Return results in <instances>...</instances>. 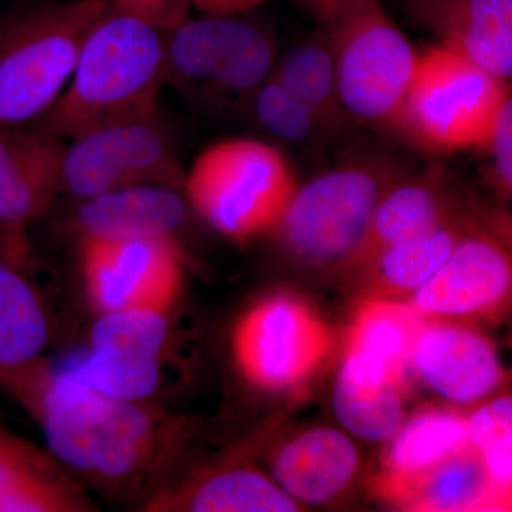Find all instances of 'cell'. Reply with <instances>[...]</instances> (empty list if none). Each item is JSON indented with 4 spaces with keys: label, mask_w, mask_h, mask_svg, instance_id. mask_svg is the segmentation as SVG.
Returning a JSON list of instances; mask_svg holds the SVG:
<instances>
[{
    "label": "cell",
    "mask_w": 512,
    "mask_h": 512,
    "mask_svg": "<svg viewBox=\"0 0 512 512\" xmlns=\"http://www.w3.org/2000/svg\"><path fill=\"white\" fill-rule=\"evenodd\" d=\"M164 86L165 33L107 8L84 37L59 99L29 126L70 141L157 113Z\"/></svg>",
    "instance_id": "cell-2"
},
{
    "label": "cell",
    "mask_w": 512,
    "mask_h": 512,
    "mask_svg": "<svg viewBox=\"0 0 512 512\" xmlns=\"http://www.w3.org/2000/svg\"><path fill=\"white\" fill-rule=\"evenodd\" d=\"M298 184L278 147L229 138L205 148L185 171L190 208L218 234L238 244L271 234Z\"/></svg>",
    "instance_id": "cell-6"
},
{
    "label": "cell",
    "mask_w": 512,
    "mask_h": 512,
    "mask_svg": "<svg viewBox=\"0 0 512 512\" xmlns=\"http://www.w3.org/2000/svg\"><path fill=\"white\" fill-rule=\"evenodd\" d=\"M66 146L32 126L0 127V248L29 256L30 225L62 194Z\"/></svg>",
    "instance_id": "cell-13"
},
{
    "label": "cell",
    "mask_w": 512,
    "mask_h": 512,
    "mask_svg": "<svg viewBox=\"0 0 512 512\" xmlns=\"http://www.w3.org/2000/svg\"><path fill=\"white\" fill-rule=\"evenodd\" d=\"M173 312L97 315L89 349L74 369L97 392L128 402H151L163 386Z\"/></svg>",
    "instance_id": "cell-12"
},
{
    "label": "cell",
    "mask_w": 512,
    "mask_h": 512,
    "mask_svg": "<svg viewBox=\"0 0 512 512\" xmlns=\"http://www.w3.org/2000/svg\"><path fill=\"white\" fill-rule=\"evenodd\" d=\"M389 441L376 484L380 495L464 453L470 447L467 417L451 410H424L403 421Z\"/></svg>",
    "instance_id": "cell-25"
},
{
    "label": "cell",
    "mask_w": 512,
    "mask_h": 512,
    "mask_svg": "<svg viewBox=\"0 0 512 512\" xmlns=\"http://www.w3.org/2000/svg\"><path fill=\"white\" fill-rule=\"evenodd\" d=\"M109 8L167 33L190 18L191 0H107Z\"/></svg>",
    "instance_id": "cell-32"
},
{
    "label": "cell",
    "mask_w": 512,
    "mask_h": 512,
    "mask_svg": "<svg viewBox=\"0 0 512 512\" xmlns=\"http://www.w3.org/2000/svg\"><path fill=\"white\" fill-rule=\"evenodd\" d=\"M12 394L39 424L47 450L89 493L143 501L183 440L181 421L156 403L97 392L74 367L60 372L47 362Z\"/></svg>",
    "instance_id": "cell-1"
},
{
    "label": "cell",
    "mask_w": 512,
    "mask_h": 512,
    "mask_svg": "<svg viewBox=\"0 0 512 512\" xmlns=\"http://www.w3.org/2000/svg\"><path fill=\"white\" fill-rule=\"evenodd\" d=\"M460 217L446 170L430 164L407 174L384 194L365 239L345 271H359L384 248L421 237Z\"/></svg>",
    "instance_id": "cell-17"
},
{
    "label": "cell",
    "mask_w": 512,
    "mask_h": 512,
    "mask_svg": "<svg viewBox=\"0 0 512 512\" xmlns=\"http://www.w3.org/2000/svg\"><path fill=\"white\" fill-rule=\"evenodd\" d=\"M473 225L464 217L454 218L421 237L384 248L359 271H365L372 288L390 293L416 292Z\"/></svg>",
    "instance_id": "cell-26"
},
{
    "label": "cell",
    "mask_w": 512,
    "mask_h": 512,
    "mask_svg": "<svg viewBox=\"0 0 512 512\" xmlns=\"http://www.w3.org/2000/svg\"><path fill=\"white\" fill-rule=\"evenodd\" d=\"M359 461L355 443L343 431L319 427L279 448L272 476L299 504H328L352 483Z\"/></svg>",
    "instance_id": "cell-23"
},
{
    "label": "cell",
    "mask_w": 512,
    "mask_h": 512,
    "mask_svg": "<svg viewBox=\"0 0 512 512\" xmlns=\"http://www.w3.org/2000/svg\"><path fill=\"white\" fill-rule=\"evenodd\" d=\"M333 412L353 436L389 441L404 421V389L339 373L333 390Z\"/></svg>",
    "instance_id": "cell-28"
},
{
    "label": "cell",
    "mask_w": 512,
    "mask_h": 512,
    "mask_svg": "<svg viewBox=\"0 0 512 512\" xmlns=\"http://www.w3.org/2000/svg\"><path fill=\"white\" fill-rule=\"evenodd\" d=\"M410 367L430 390L458 404L484 399L505 379L490 340L476 330L439 320L424 319Z\"/></svg>",
    "instance_id": "cell-15"
},
{
    "label": "cell",
    "mask_w": 512,
    "mask_h": 512,
    "mask_svg": "<svg viewBox=\"0 0 512 512\" xmlns=\"http://www.w3.org/2000/svg\"><path fill=\"white\" fill-rule=\"evenodd\" d=\"M406 175L392 154L350 158L296 188L271 234L303 264L346 269L384 194Z\"/></svg>",
    "instance_id": "cell-4"
},
{
    "label": "cell",
    "mask_w": 512,
    "mask_h": 512,
    "mask_svg": "<svg viewBox=\"0 0 512 512\" xmlns=\"http://www.w3.org/2000/svg\"><path fill=\"white\" fill-rule=\"evenodd\" d=\"M326 23L343 106L356 123L394 133L420 52L377 0H352Z\"/></svg>",
    "instance_id": "cell-7"
},
{
    "label": "cell",
    "mask_w": 512,
    "mask_h": 512,
    "mask_svg": "<svg viewBox=\"0 0 512 512\" xmlns=\"http://www.w3.org/2000/svg\"><path fill=\"white\" fill-rule=\"evenodd\" d=\"M272 76L316 114L330 137L356 123L340 100L335 64L325 36L306 40L275 64Z\"/></svg>",
    "instance_id": "cell-27"
},
{
    "label": "cell",
    "mask_w": 512,
    "mask_h": 512,
    "mask_svg": "<svg viewBox=\"0 0 512 512\" xmlns=\"http://www.w3.org/2000/svg\"><path fill=\"white\" fill-rule=\"evenodd\" d=\"M423 322V316L410 305L384 299L366 302L350 326L340 372L406 386L414 342Z\"/></svg>",
    "instance_id": "cell-22"
},
{
    "label": "cell",
    "mask_w": 512,
    "mask_h": 512,
    "mask_svg": "<svg viewBox=\"0 0 512 512\" xmlns=\"http://www.w3.org/2000/svg\"><path fill=\"white\" fill-rule=\"evenodd\" d=\"M382 497L414 511H505L511 507V494L493 483L483 461L470 447Z\"/></svg>",
    "instance_id": "cell-24"
},
{
    "label": "cell",
    "mask_w": 512,
    "mask_h": 512,
    "mask_svg": "<svg viewBox=\"0 0 512 512\" xmlns=\"http://www.w3.org/2000/svg\"><path fill=\"white\" fill-rule=\"evenodd\" d=\"M185 170L163 111L67 141L62 194L84 201L140 185L183 188Z\"/></svg>",
    "instance_id": "cell-9"
},
{
    "label": "cell",
    "mask_w": 512,
    "mask_h": 512,
    "mask_svg": "<svg viewBox=\"0 0 512 512\" xmlns=\"http://www.w3.org/2000/svg\"><path fill=\"white\" fill-rule=\"evenodd\" d=\"M241 16L188 18L165 33V86L207 116L249 111L274 72V37Z\"/></svg>",
    "instance_id": "cell-5"
},
{
    "label": "cell",
    "mask_w": 512,
    "mask_h": 512,
    "mask_svg": "<svg viewBox=\"0 0 512 512\" xmlns=\"http://www.w3.org/2000/svg\"><path fill=\"white\" fill-rule=\"evenodd\" d=\"M26 261L0 248V384L9 392L47 363L52 338L49 312Z\"/></svg>",
    "instance_id": "cell-18"
},
{
    "label": "cell",
    "mask_w": 512,
    "mask_h": 512,
    "mask_svg": "<svg viewBox=\"0 0 512 512\" xmlns=\"http://www.w3.org/2000/svg\"><path fill=\"white\" fill-rule=\"evenodd\" d=\"M468 444L487 468L493 483L511 494L512 400L498 397L467 419Z\"/></svg>",
    "instance_id": "cell-30"
},
{
    "label": "cell",
    "mask_w": 512,
    "mask_h": 512,
    "mask_svg": "<svg viewBox=\"0 0 512 512\" xmlns=\"http://www.w3.org/2000/svg\"><path fill=\"white\" fill-rule=\"evenodd\" d=\"M265 0H191V5L204 15H245L261 6Z\"/></svg>",
    "instance_id": "cell-33"
},
{
    "label": "cell",
    "mask_w": 512,
    "mask_h": 512,
    "mask_svg": "<svg viewBox=\"0 0 512 512\" xmlns=\"http://www.w3.org/2000/svg\"><path fill=\"white\" fill-rule=\"evenodd\" d=\"M73 218L79 239L177 238L188 218L183 188L140 185L80 201Z\"/></svg>",
    "instance_id": "cell-21"
},
{
    "label": "cell",
    "mask_w": 512,
    "mask_h": 512,
    "mask_svg": "<svg viewBox=\"0 0 512 512\" xmlns=\"http://www.w3.org/2000/svg\"><path fill=\"white\" fill-rule=\"evenodd\" d=\"M490 163L487 175L498 194L505 198L512 192V96L507 97L497 111L483 148Z\"/></svg>",
    "instance_id": "cell-31"
},
{
    "label": "cell",
    "mask_w": 512,
    "mask_h": 512,
    "mask_svg": "<svg viewBox=\"0 0 512 512\" xmlns=\"http://www.w3.org/2000/svg\"><path fill=\"white\" fill-rule=\"evenodd\" d=\"M407 15L451 50L511 82L512 0H404Z\"/></svg>",
    "instance_id": "cell-16"
},
{
    "label": "cell",
    "mask_w": 512,
    "mask_h": 512,
    "mask_svg": "<svg viewBox=\"0 0 512 512\" xmlns=\"http://www.w3.org/2000/svg\"><path fill=\"white\" fill-rule=\"evenodd\" d=\"M84 293L97 315L173 312L184 288L177 238L79 239Z\"/></svg>",
    "instance_id": "cell-11"
},
{
    "label": "cell",
    "mask_w": 512,
    "mask_h": 512,
    "mask_svg": "<svg viewBox=\"0 0 512 512\" xmlns=\"http://www.w3.org/2000/svg\"><path fill=\"white\" fill-rule=\"evenodd\" d=\"M107 0H53L0 15V127L29 126L59 99Z\"/></svg>",
    "instance_id": "cell-3"
},
{
    "label": "cell",
    "mask_w": 512,
    "mask_h": 512,
    "mask_svg": "<svg viewBox=\"0 0 512 512\" xmlns=\"http://www.w3.org/2000/svg\"><path fill=\"white\" fill-rule=\"evenodd\" d=\"M325 2L326 8V22H329L330 19L335 18L336 15L349 5L352 0H323Z\"/></svg>",
    "instance_id": "cell-35"
},
{
    "label": "cell",
    "mask_w": 512,
    "mask_h": 512,
    "mask_svg": "<svg viewBox=\"0 0 512 512\" xmlns=\"http://www.w3.org/2000/svg\"><path fill=\"white\" fill-rule=\"evenodd\" d=\"M298 2H301L303 8L308 9L316 19L326 23V8L323 0H298Z\"/></svg>",
    "instance_id": "cell-34"
},
{
    "label": "cell",
    "mask_w": 512,
    "mask_h": 512,
    "mask_svg": "<svg viewBox=\"0 0 512 512\" xmlns=\"http://www.w3.org/2000/svg\"><path fill=\"white\" fill-rule=\"evenodd\" d=\"M147 512H293L301 504L274 478L248 466L212 468L201 476L160 483L140 503Z\"/></svg>",
    "instance_id": "cell-20"
},
{
    "label": "cell",
    "mask_w": 512,
    "mask_h": 512,
    "mask_svg": "<svg viewBox=\"0 0 512 512\" xmlns=\"http://www.w3.org/2000/svg\"><path fill=\"white\" fill-rule=\"evenodd\" d=\"M332 333L308 302L276 293L249 306L235 323L231 353L239 375L262 392H282L315 372Z\"/></svg>",
    "instance_id": "cell-10"
},
{
    "label": "cell",
    "mask_w": 512,
    "mask_h": 512,
    "mask_svg": "<svg viewBox=\"0 0 512 512\" xmlns=\"http://www.w3.org/2000/svg\"><path fill=\"white\" fill-rule=\"evenodd\" d=\"M510 83L451 50L427 47L394 133L433 154L480 151Z\"/></svg>",
    "instance_id": "cell-8"
},
{
    "label": "cell",
    "mask_w": 512,
    "mask_h": 512,
    "mask_svg": "<svg viewBox=\"0 0 512 512\" xmlns=\"http://www.w3.org/2000/svg\"><path fill=\"white\" fill-rule=\"evenodd\" d=\"M92 494L47 448L0 424V512H94Z\"/></svg>",
    "instance_id": "cell-19"
},
{
    "label": "cell",
    "mask_w": 512,
    "mask_h": 512,
    "mask_svg": "<svg viewBox=\"0 0 512 512\" xmlns=\"http://www.w3.org/2000/svg\"><path fill=\"white\" fill-rule=\"evenodd\" d=\"M511 285L507 245L473 225L429 281L414 292L410 306L424 319L484 316L508 301Z\"/></svg>",
    "instance_id": "cell-14"
},
{
    "label": "cell",
    "mask_w": 512,
    "mask_h": 512,
    "mask_svg": "<svg viewBox=\"0 0 512 512\" xmlns=\"http://www.w3.org/2000/svg\"><path fill=\"white\" fill-rule=\"evenodd\" d=\"M249 113L262 130L293 146H312L330 137L311 107L272 74L256 92Z\"/></svg>",
    "instance_id": "cell-29"
}]
</instances>
